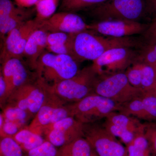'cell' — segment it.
Returning a JSON list of instances; mask_svg holds the SVG:
<instances>
[{"label":"cell","instance_id":"7a4b0ae2","mask_svg":"<svg viewBox=\"0 0 156 156\" xmlns=\"http://www.w3.org/2000/svg\"><path fill=\"white\" fill-rule=\"evenodd\" d=\"M98 75L92 65L80 69L72 77L53 85L48 89L67 104L76 103L94 93Z\"/></svg>","mask_w":156,"mask_h":156},{"label":"cell","instance_id":"4fadbf2b","mask_svg":"<svg viewBox=\"0 0 156 156\" xmlns=\"http://www.w3.org/2000/svg\"><path fill=\"white\" fill-rule=\"evenodd\" d=\"M1 73L7 86V99L12 92L28 82L37 78L23 58H12L1 63Z\"/></svg>","mask_w":156,"mask_h":156},{"label":"cell","instance_id":"d4e9b609","mask_svg":"<svg viewBox=\"0 0 156 156\" xmlns=\"http://www.w3.org/2000/svg\"><path fill=\"white\" fill-rule=\"evenodd\" d=\"M2 108V113L5 119L15 122L21 127H23L30 118L33 117L26 111L17 107L6 105Z\"/></svg>","mask_w":156,"mask_h":156},{"label":"cell","instance_id":"44dd1931","mask_svg":"<svg viewBox=\"0 0 156 156\" xmlns=\"http://www.w3.org/2000/svg\"><path fill=\"white\" fill-rule=\"evenodd\" d=\"M33 12L20 15H11L0 18V37L3 43L8 34L24 22L30 20Z\"/></svg>","mask_w":156,"mask_h":156},{"label":"cell","instance_id":"7c38bea8","mask_svg":"<svg viewBox=\"0 0 156 156\" xmlns=\"http://www.w3.org/2000/svg\"><path fill=\"white\" fill-rule=\"evenodd\" d=\"M85 124L72 116L65 118L46 128L43 136L56 147L84 137Z\"/></svg>","mask_w":156,"mask_h":156},{"label":"cell","instance_id":"f546056e","mask_svg":"<svg viewBox=\"0 0 156 156\" xmlns=\"http://www.w3.org/2000/svg\"><path fill=\"white\" fill-rule=\"evenodd\" d=\"M128 81L133 87L141 89V66L140 62L136 61L130 66L125 72Z\"/></svg>","mask_w":156,"mask_h":156},{"label":"cell","instance_id":"6da1fadb","mask_svg":"<svg viewBox=\"0 0 156 156\" xmlns=\"http://www.w3.org/2000/svg\"><path fill=\"white\" fill-rule=\"evenodd\" d=\"M141 42L131 37L117 38L96 34L90 30L75 34L73 41L74 58L79 62L94 61L108 50L113 48L140 46Z\"/></svg>","mask_w":156,"mask_h":156},{"label":"cell","instance_id":"e0dca14e","mask_svg":"<svg viewBox=\"0 0 156 156\" xmlns=\"http://www.w3.org/2000/svg\"><path fill=\"white\" fill-rule=\"evenodd\" d=\"M75 34L48 33L47 51L56 54L69 55L74 58L73 41Z\"/></svg>","mask_w":156,"mask_h":156},{"label":"cell","instance_id":"484cf974","mask_svg":"<svg viewBox=\"0 0 156 156\" xmlns=\"http://www.w3.org/2000/svg\"><path fill=\"white\" fill-rule=\"evenodd\" d=\"M20 146L11 136L1 138L0 156H24Z\"/></svg>","mask_w":156,"mask_h":156},{"label":"cell","instance_id":"7402d4cb","mask_svg":"<svg viewBox=\"0 0 156 156\" xmlns=\"http://www.w3.org/2000/svg\"><path fill=\"white\" fill-rule=\"evenodd\" d=\"M127 156H151L152 154L148 140L144 132L136 134L127 145Z\"/></svg>","mask_w":156,"mask_h":156},{"label":"cell","instance_id":"d6a6232c","mask_svg":"<svg viewBox=\"0 0 156 156\" xmlns=\"http://www.w3.org/2000/svg\"><path fill=\"white\" fill-rule=\"evenodd\" d=\"M144 134L147 137L153 156H156V123L145 124Z\"/></svg>","mask_w":156,"mask_h":156},{"label":"cell","instance_id":"ba28073f","mask_svg":"<svg viewBox=\"0 0 156 156\" xmlns=\"http://www.w3.org/2000/svg\"><path fill=\"white\" fill-rule=\"evenodd\" d=\"M48 91L44 103L27 127L34 133L42 136L48 127L65 118L71 116L69 104L61 100L49 89Z\"/></svg>","mask_w":156,"mask_h":156},{"label":"cell","instance_id":"52a82bcc","mask_svg":"<svg viewBox=\"0 0 156 156\" xmlns=\"http://www.w3.org/2000/svg\"><path fill=\"white\" fill-rule=\"evenodd\" d=\"M48 92L47 84L37 78L22 85L12 92L5 105L22 109L34 118L44 103Z\"/></svg>","mask_w":156,"mask_h":156},{"label":"cell","instance_id":"1f68e13d","mask_svg":"<svg viewBox=\"0 0 156 156\" xmlns=\"http://www.w3.org/2000/svg\"><path fill=\"white\" fill-rule=\"evenodd\" d=\"M144 107L148 119V121H156V97L144 94L142 97Z\"/></svg>","mask_w":156,"mask_h":156},{"label":"cell","instance_id":"8fae6325","mask_svg":"<svg viewBox=\"0 0 156 156\" xmlns=\"http://www.w3.org/2000/svg\"><path fill=\"white\" fill-rule=\"evenodd\" d=\"M41 23L35 19L30 20L11 31L1 44V63L12 58H23L26 45Z\"/></svg>","mask_w":156,"mask_h":156},{"label":"cell","instance_id":"74e56055","mask_svg":"<svg viewBox=\"0 0 156 156\" xmlns=\"http://www.w3.org/2000/svg\"><path fill=\"white\" fill-rule=\"evenodd\" d=\"M144 94H148V95H153V96L156 97V86L154 88V89L152 90L150 92H147V93H144Z\"/></svg>","mask_w":156,"mask_h":156},{"label":"cell","instance_id":"f1b7e54d","mask_svg":"<svg viewBox=\"0 0 156 156\" xmlns=\"http://www.w3.org/2000/svg\"><path fill=\"white\" fill-rule=\"evenodd\" d=\"M137 61L150 65L156 69V41L150 42L138 53Z\"/></svg>","mask_w":156,"mask_h":156},{"label":"cell","instance_id":"603a6c76","mask_svg":"<svg viewBox=\"0 0 156 156\" xmlns=\"http://www.w3.org/2000/svg\"><path fill=\"white\" fill-rule=\"evenodd\" d=\"M59 0H40L35 5L36 17L34 18L40 23L49 19L55 14Z\"/></svg>","mask_w":156,"mask_h":156},{"label":"cell","instance_id":"3957f363","mask_svg":"<svg viewBox=\"0 0 156 156\" xmlns=\"http://www.w3.org/2000/svg\"><path fill=\"white\" fill-rule=\"evenodd\" d=\"M79 63L69 55L46 50L38 59L34 72L37 77L49 85L72 77L80 70Z\"/></svg>","mask_w":156,"mask_h":156},{"label":"cell","instance_id":"4dcf8cb0","mask_svg":"<svg viewBox=\"0 0 156 156\" xmlns=\"http://www.w3.org/2000/svg\"><path fill=\"white\" fill-rule=\"evenodd\" d=\"M58 149L52 144L46 140L39 147L27 152V156H56Z\"/></svg>","mask_w":156,"mask_h":156},{"label":"cell","instance_id":"9c48e42d","mask_svg":"<svg viewBox=\"0 0 156 156\" xmlns=\"http://www.w3.org/2000/svg\"><path fill=\"white\" fill-rule=\"evenodd\" d=\"M132 48L122 47L108 50L93 62L92 66L99 76L124 72L137 61L138 53Z\"/></svg>","mask_w":156,"mask_h":156},{"label":"cell","instance_id":"83f0119b","mask_svg":"<svg viewBox=\"0 0 156 156\" xmlns=\"http://www.w3.org/2000/svg\"><path fill=\"white\" fill-rule=\"evenodd\" d=\"M103 126L112 135L119 138L123 143L128 145L133 140L135 135L134 133L105 120Z\"/></svg>","mask_w":156,"mask_h":156},{"label":"cell","instance_id":"d6986e66","mask_svg":"<svg viewBox=\"0 0 156 156\" xmlns=\"http://www.w3.org/2000/svg\"><path fill=\"white\" fill-rule=\"evenodd\" d=\"M94 151L87 140L82 137L59 147L56 156H95Z\"/></svg>","mask_w":156,"mask_h":156},{"label":"cell","instance_id":"8992f818","mask_svg":"<svg viewBox=\"0 0 156 156\" xmlns=\"http://www.w3.org/2000/svg\"><path fill=\"white\" fill-rule=\"evenodd\" d=\"M145 9L146 0H108L92 8L91 14L99 21H138L145 14Z\"/></svg>","mask_w":156,"mask_h":156},{"label":"cell","instance_id":"2e32d148","mask_svg":"<svg viewBox=\"0 0 156 156\" xmlns=\"http://www.w3.org/2000/svg\"><path fill=\"white\" fill-rule=\"evenodd\" d=\"M48 32L38 29L32 34L26 45L23 59L34 71L38 59L47 50Z\"/></svg>","mask_w":156,"mask_h":156},{"label":"cell","instance_id":"8d00e7d4","mask_svg":"<svg viewBox=\"0 0 156 156\" xmlns=\"http://www.w3.org/2000/svg\"><path fill=\"white\" fill-rule=\"evenodd\" d=\"M16 5L22 8H28L35 6L40 0H14Z\"/></svg>","mask_w":156,"mask_h":156},{"label":"cell","instance_id":"d590c367","mask_svg":"<svg viewBox=\"0 0 156 156\" xmlns=\"http://www.w3.org/2000/svg\"><path fill=\"white\" fill-rule=\"evenodd\" d=\"M145 13L153 15L156 19V0H146Z\"/></svg>","mask_w":156,"mask_h":156},{"label":"cell","instance_id":"277c9868","mask_svg":"<svg viewBox=\"0 0 156 156\" xmlns=\"http://www.w3.org/2000/svg\"><path fill=\"white\" fill-rule=\"evenodd\" d=\"M94 93L121 105L142 97L144 94L142 89L131 85L124 72L98 76L94 87Z\"/></svg>","mask_w":156,"mask_h":156},{"label":"cell","instance_id":"5bb4252c","mask_svg":"<svg viewBox=\"0 0 156 156\" xmlns=\"http://www.w3.org/2000/svg\"><path fill=\"white\" fill-rule=\"evenodd\" d=\"M148 26L139 21L112 20L88 24V30L106 36L121 38L143 34Z\"/></svg>","mask_w":156,"mask_h":156},{"label":"cell","instance_id":"ac0fdd59","mask_svg":"<svg viewBox=\"0 0 156 156\" xmlns=\"http://www.w3.org/2000/svg\"><path fill=\"white\" fill-rule=\"evenodd\" d=\"M105 119L106 121L131 131L136 135L144 132L145 124H142L139 119L135 117L114 112L109 115Z\"/></svg>","mask_w":156,"mask_h":156},{"label":"cell","instance_id":"e575fe53","mask_svg":"<svg viewBox=\"0 0 156 156\" xmlns=\"http://www.w3.org/2000/svg\"><path fill=\"white\" fill-rule=\"evenodd\" d=\"M144 37L149 41H156V19L143 34Z\"/></svg>","mask_w":156,"mask_h":156},{"label":"cell","instance_id":"cb8c5ba5","mask_svg":"<svg viewBox=\"0 0 156 156\" xmlns=\"http://www.w3.org/2000/svg\"><path fill=\"white\" fill-rule=\"evenodd\" d=\"M108 0H62L59 10L75 13L83 9L93 8Z\"/></svg>","mask_w":156,"mask_h":156},{"label":"cell","instance_id":"ffe728a7","mask_svg":"<svg viewBox=\"0 0 156 156\" xmlns=\"http://www.w3.org/2000/svg\"><path fill=\"white\" fill-rule=\"evenodd\" d=\"M13 137L25 153L41 145L46 140L44 136L34 133L27 128L20 129Z\"/></svg>","mask_w":156,"mask_h":156},{"label":"cell","instance_id":"30bf717a","mask_svg":"<svg viewBox=\"0 0 156 156\" xmlns=\"http://www.w3.org/2000/svg\"><path fill=\"white\" fill-rule=\"evenodd\" d=\"M84 136L98 156H127V149L102 126L85 124Z\"/></svg>","mask_w":156,"mask_h":156},{"label":"cell","instance_id":"4316f807","mask_svg":"<svg viewBox=\"0 0 156 156\" xmlns=\"http://www.w3.org/2000/svg\"><path fill=\"white\" fill-rule=\"evenodd\" d=\"M141 89L144 93L151 91L156 86V69L141 62Z\"/></svg>","mask_w":156,"mask_h":156},{"label":"cell","instance_id":"836d02e7","mask_svg":"<svg viewBox=\"0 0 156 156\" xmlns=\"http://www.w3.org/2000/svg\"><path fill=\"white\" fill-rule=\"evenodd\" d=\"M22 128L17 123L5 119L2 129L0 131L1 138L6 136L13 137Z\"/></svg>","mask_w":156,"mask_h":156},{"label":"cell","instance_id":"5b68a950","mask_svg":"<svg viewBox=\"0 0 156 156\" xmlns=\"http://www.w3.org/2000/svg\"><path fill=\"white\" fill-rule=\"evenodd\" d=\"M69 105L71 116L84 124H88L106 118L114 112H119L121 104L93 93Z\"/></svg>","mask_w":156,"mask_h":156},{"label":"cell","instance_id":"f35d334b","mask_svg":"<svg viewBox=\"0 0 156 156\" xmlns=\"http://www.w3.org/2000/svg\"><path fill=\"white\" fill-rule=\"evenodd\" d=\"M155 122H156V121H155Z\"/></svg>","mask_w":156,"mask_h":156},{"label":"cell","instance_id":"9a60e30c","mask_svg":"<svg viewBox=\"0 0 156 156\" xmlns=\"http://www.w3.org/2000/svg\"><path fill=\"white\" fill-rule=\"evenodd\" d=\"M88 26L83 18L75 13L60 11L41 23L40 29L49 33L76 34L88 30Z\"/></svg>","mask_w":156,"mask_h":156}]
</instances>
